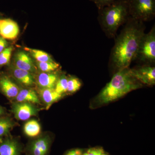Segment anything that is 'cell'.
I'll list each match as a JSON object with an SVG mask.
<instances>
[{
  "label": "cell",
  "mask_w": 155,
  "mask_h": 155,
  "mask_svg": "<svg viewBox=\"0 0 155 155\" xmlns=\"http://www.w3.org/2000/svg\"><path fill=\"white\" fill-rule=\"evenodd\" d=\"M38 68L42 72H53L59 69L60 65L55 61L52 62H37Z\"/></svg>",
  "instance_id": "20"
},
{
  "label": "cell",
  "mask_w": 155,
  "mask_h": 155,
  "mask_svg": "<svg viewBox=\"0 0 155 155\" xmlns=\"http://www.w3.org/2000/svg\"><path fill=\"white\" fill-rule=\"evenodd\" d=\"M21 150V145L16 140L0 139V155H20Z\"/></svg>",
  "instance_id": "11"
},
{
  "label": "cell",
  "mask_w": 155,
  "mask_h": 155,
  "mask_svg": "<svg viewBox=\"0 0 155 155\" xmlns=\"http://www.w3.org/2000/svg\"><path fill=\"white\" fill-rule=\"evenodd\" d=\"M51 140L48 135L43 136L34 140L30 146L31 155H47Z\"/></svg>",
  "instance_id": "9"
},
{
  "label": "cell",
  "mask_w": 155,
  "mask_h": 155,
  "mask_svg": "<svg viewBox=\"0 0 155 155\" xmlns=\"http://www.w3.org/2000/svg\"><path fill=\"white\" fill-rule=\"evenodd\" d=\"M23 130L25 135L29 137H35L40 133L41 127L37 121L32 119L25 123Z\"/></svg>",
  "instance_id": "17"
},
{
  "label": "cell",
  "mask_w": 155,
  "mask_h": 155,
  "mask_svg": "<svg viewBox=\"0 0 155 155\" xmlns=\"http://www.w3.org/2000/svg\"><path fill=\"white\" fill-rule=\"evenodd\" d=\"M141 65L153 66L155 63V25L147 33L144 34L140 42L134 61Z\"/></svg>",
  "instance_id": "4"
},
{
  "label": "cell",
  "mask_w": 155,
  "mask_h": 155,
  "mask_svg": "<svg viewBox=\"0 0 155 155\" xmlns=\"http://www.w3.org/2000/svg\"><path fill=\"white\" fill-rule=\"evenodd\" d=\"M14 125V122L10 118H0V137L8 135Z\"/></svg>",
  "instance_id": "19"
},
{
  "label": "cell",
  "mask_w": 155,
  "mask_h": 155,
  "mask_svg": "<svg viewBox=\"0 0 155 155\" xmlns=\"http://www.w3.org/2000/svg\"><path fill=\"white\" fill-rule=\"evenodd\" d=\"M0 89L4 95L10 99L15 98L20 90L16 84L5 75L0 78Z\"/></svg>",
  "instance_id": "12"
},
{
  "label": "cell",
  "mask_w": 155,
  "mask_h": 155,
  "mask_svg": "<svg viewBox=\"0 0 155 155\" xmlns=\"http://www.w3.org/2000/svg\"><path fill=\"white\" fill-rule=\"evenodd\" d=\"M38 93L47 110H48L53 104L64 96V95L56 92L54 88H40Z\"/></svg>",
  "instance_id": "14"
},
{
  "label": "cell",
  "mask_w": 155,
  "mask_h": 155,
  "mask_svg": "<svg viewBox=\"0 0 155 155\" xmlns=\"http://www.w3.org/2000/svg\"><path fill=\"white\" fill-rule=\"evenodd\" d=\"M15 67L28 71L31 73L36 72V68L30 56L24 51H19L14 59Z\"/></svg>",
  "instance_id": "10"
},
{
  "label": "cell",
  "mask_w": 155,
  "mask_h": 155,
  "mask_svg": "<svg viewBox=\"0 0 155 155\" xmlns=\"http://www.w3.org/2000/svg\"><path fill=\"white\" fill-rule=\"evenodd\" d=\"M145 29L144 22L130 17L124 24L119 34L114 38L115 44L109 57V66L114 74L128 68L134 61Z\"/></svg>",
  "instance_id": "1"
},
{
  "label": "cell",
  "mask_w": 155,
  "mask_h": 155,
  "mask_svg": "<svg viewBox=\"0 0 155 155\" xmlns=\"http://www.w3.org/2000/svg\"><path fill=\"white\" fill-rule=\"evenodd\" d=\"M133 76L143 85L155 84V67L148 65H140L130 69Z\"/></svg>",
  "instance_id": "6"
},
{
  "label": "cell",
  "mask_w": 155,
  "mask_h": 155,
  "mask_svg": "<svg viewBox=\"0 0 155 155\" xmlns=\"http://www.w3.org/2000/svg\"><path fill=\"white\" fill-rule=\"evenodd\" d=\"M81 85L80 79L74 76H69L68 77L67 93H74L80 89Z\"/></svg>",
  "instance_id": "22"
},
{
  "label": "cell",
  "mask_w": 155,
  "mask_h": 155,
  "mask_svg": "<svg viewBox=\"0 0 155 155\" xmlns=\"http://www.w3.org/2000/svg\"><path fill=\"white\" fill-rule=\"evenodd\" d=\"M143 86L133 76L129 67L122 69L114 73L110 81L95 98L94 104L96 107L109 104Z\"/></svg>",
  "instance_id": "2"
},
{
  "label": "cell",
  "mask_w": 155,
  "mask_h": 155,
  "mask_svg": "<svg viewBox=\"0 0 155 155\" xmlns=\"http://www.w3.org/2000/svg\"><path fill=\"white\" fill-rule=\"evenodd\" d=\"M102 155H107L105 153H104Z\"/></svg>",
  "instance_id": "29"
},
{
  "label": "cell",
  "mask_w": 155,
  "mask_h": 155,
  "mask_svg": "<svg viewBox=\"0 0 155 155\" xmlns=\"http://www.w3.org/2000/svg\"><path fill=\"white\" fill-rule=\"evenodd\" d=\"M19 28L17 22L10 19H0V35L8 40H14L19 35Z\"/></svg>",
  "instance_id": "8"
},
{
  "label": "cell",
  "mask_w": 155,
  "mask_h": 155,
  "mask_svg": "<svg viewBox=\"0 0 155 155\" xmlns=\"http://www.w3.org/2000/svg\"><path fill=\"white\" fill-rule=\"evenodd\" d=\"M17 102H26L40 104L38 96L36 92L29 88H22L19 90L15 98Z\"/></svg>",
  "instance_id": "16"
},
{
  "label": "cell",
  "mask_w": 155,
  "mask_h": 155,
  "mask_svg": "<svg viewBox=\"0 0 155 155\" xmlns=\"http://www.w3.org/2000/svg\"><path fill=\"white\" fill-rule=\"evenodd\" d=\"M104 153L102 148L94 147L89 149L82 155H102Z\"/></svg>",
  "instance_id": "25"
},
{
  "label": "cell",
  "mask_w": 155,
  "mask_h": 155,
  "mask_svg": "<svg viewBox=\"0 0 155 155\" xmlns=\"http://www.w3.org/2000/svg\"><path fill=\"white\" fill-rule=\"evenodd\" d=\"M68 77L65 74L59 76L55 86L54 90L60 94L64 95L67 93Z\"/></svg>",
  "instance_id": "21"
},
{
  "label": "cell",
  "mask_w": 155,
  "mask_h": 155,
  "mask_svg": "<svg viewBox=\"0 0 155 155\" xmlns=\"http://www.w3.org/2000/svg\"><path fill=\"white\" fill-rule=\"evenodd\" d=\"M130 17L143 22L155 17V0H129Z\"/></svg>",
  "instance_id": "5"
},
{
  "label": "cell",
  "mask_w": 155,
  "mask_h": 155,
  "mask_svg": "<svg viewBox=\"0 0 155 155\" xmlns=\"http://www.w3.org/2000/svg\"><path fill=\"white\" fill-rule=\"evenodd\" d=\"M5 114V110L2 107L0 106V117Z\"/></svg>",
  "instance_id": "28"
},
{
  "label": "cell",
  "mask_w": 155,
  "mask_h": 155,
  "mask_svg": "<svg viewBox=\"0 0 155 155\" xmlns=\"http://www.w3.org/2000/svg\"><path fill=\"white\" fill-rule=\"evenodd\" d=\"M25 50L29 52L36 62H52L54 61L51 57L47 53L41 50L25 48Z\"/></svg>",
  "instance_id": "18"
},
{
  "label": "cell",
  "mask_w": 155,
  "mask_h": 155,
  "mask_svg": "<svg viewBox=\"0 0 155 155\" xmlns=\"http://www.w3.org/2000/svg\"><path fill=\"white\" fill-rule=\"evenodd\" d=\"M59 76L53 72H44L38 74L36 82L40 88H54Z\"/></svg>",
  "instance_id": "13"
},
{
  "label": "cell",
  "mask_w": 155,
  "mask_h": 155,
  "mask_svg": "<svg viewBox=\"0 0 155 155\" xmlns=\"http://www.w3.org/2000/svg\"><path fill=\"white\" fill-rule=\"evenodd\" d=\"M38 110L33 104L29 103L16 102L12 106V112L15 118L21 121H26L32 116H36Z\"/></svg>",
  "instance_id": "7"
},
{
  "label": "cell",
  "mask_w": 155,
  "mask_h": 155,
  "mask_svg": "<svg viewBox=\"0 0 155 155\" xmlns=\"http://www.w3.org/2000/svg\"><path fill=\"white\" fill-rule=\"evenodd\" d=\"M94 3L98 10H101L104 7L110 5L116 0H89Z\"/></svg>",
  "instance_id": "24"
},
{
  "label": "cell",
  "mask_w": 155,
  "mask_h": 155,
  "mask_svg": "<svg viewBox=\"0 0 155 155\" xmlns=\"http://www.w3.org/2000/svg\"><path fill=\"white\" fill-rule=\"evenodd\" d=\"M11 73L15 79L24 86H32L35 82L32 73L28 71L15 67L12 68Z\"/></svg>",
  "instance_id": "15"
},
{
  "label": "cell",
  "mask_w": 155,
  "mask_h": 155,
  "mask_svg": "<svg viewBox=\"0 0 155 155\" xmlns=\"http://www.w3.org/2000/svg\"><path fill=\"white\" fill-rule=\"evenodd\" d=\"M83 152L79 149H75L70 150L64 155H82Z\"/></svg>",
  "instance_id": "26"
},
{
  "label": "cell",
  "mask_w": 155,
  "mask_h": 155,
  "mask_svg": "<svg viewBox=\"0 0 155 155\" xmlns=\"http://www.w3.org/2000/svg\"><path fill=\"white\" fill-rule=\"evenodd\" d=\"M98 22L106 36L115 38L120 26L130 17L129 0H116L110 5L98 10Z\"/></svg>",
  "instance_id": "3"
},
{
  "label": "cell",
  "mask_w": 155,
  "mask_h": 155,
  "mask_svg": "<svg viewBox=\"0 0 155 155\" xmlns=\"http://www.w3.org/2000/svg\"><path fill=\"white\" fill-rule=\"evenodd\" d=\"M14 48L8 47L0 53V66H5L8 64L11 60V54Z\"/></svg>",
  "instance_id": "23"
},
{
  "label": "cell",
  "mask_w": 155,
  "mask_h": 155,
  "mask_svg": "<svg viewBox=\"0 0 155 155\" xmlns=\"http://www.w3.org/2000/svg\"><path fill=\"white\" fill-rule=\"evenodd\" d=\"M8 45V42L5 39L0 37V53L7 48Z\"/></svg>",
  "instance_id": "27"
}]
</instances>
